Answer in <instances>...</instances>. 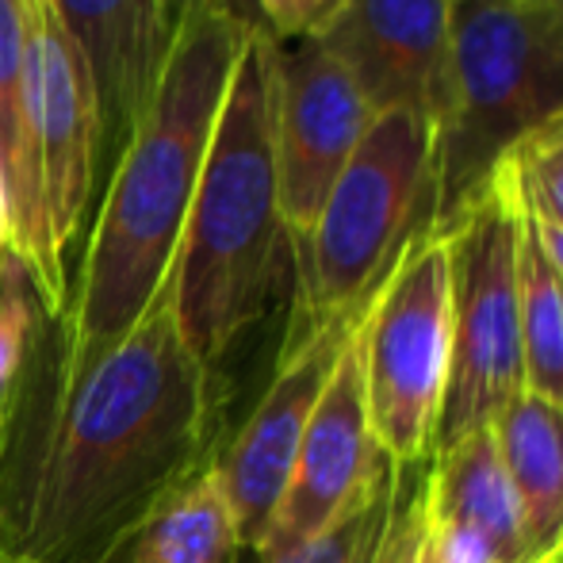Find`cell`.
I'll return each instance as SVG.
<instances>
[{
  "instance_id": "obj_1",
  "label": "cell",
  "mask_w": 563,
  "mask_h": 563,
  "mask_svg": "<svg viewBox=\"0 0 563 563\" xmlns=\"http://www.w3.org/2000/svg\"><path fill=\"white\" fill-rule=\"evenodd\" d=\"M46 319V314H43ZM223 449V372L185 345L173 280L81 368L35 345L0 407V556L119 563L165 495Z\"/></svg>"
},
{
  "instance_id": "obj_2",
  "label": "cell",
  "mask_w": 563,
  "mask_h": 563,
  "mask_svg": "<svg viewBox=\"0 0 563 563\" xmlns=\"http://www.w3.org/2000/svg\"><path fill=\"white\" fill-rule=\"evenodd\" d=\"M253 27L219 8L180 15L146 119L104 180L66 307L58 319H43L58 368H81L131 334L173 280L203 157Z\"/></svg>"
},
{
  "instance_id": "obj_3",
  "label": "cell",
  "mask_w": 563,
  "mask_h": 563,
  "mask_svg": "<svg viewBox=\"0 0 563 563\" xmlns=\"http://www.w3.org/2000/svg\"><path fill=\"white\" fill-rule=\"evenodd\" d=\"M273 92L276 38L257 23L230 77L173 265L180 338L211 372H223L238 341L268 314L291 261L276 192Z\"/></svg>"
},
{
  "instance_id": "obj_4",
  "label": "cell",
  "mask_w": 563,
  "mask_h": 563,
  "mask_svg": "<svg viewBox=\"0 0 563 563\" xmlns=\"http://www.w3.org/2000/svg\"><path fill=\"white\" fill-rule=\"evenodd\" d=\"M556 115H563L560 8L552 0H456L433 223H445L510 150Z\"/></svg>"
},
{
  "instance_id": "obj_5",
  "label": "cell",
  "mask_w": 563,
  "mask_h": 563,
  "mask_svg": "<svg viewBox=\"0 0 563 563\" xmlns=\"http://www.w3.org/2000/svg\"><path fill=\"white\" fill-rule=\"evenodd\" d=\"M438 211V126L418 112H384L330 188L291 265L299 276L288 338L356 319L399 250ZM284 338V341H288Z\"/></svg>"
},
{
  "instance_id": "obj_6",
  "label": "cell",
  "mask_w": 563,
  "mask_h": 563,
  "mask_svg": "<svg viewBox=\"0 0 563 563\" xmlns=\"http://www.w3.org/2000/svg\"><path fill=\"white\" fill-rule=\"evenodd\" d=\"M521 216L526 196L514 157L445 219L452 257V364L438 445L490 426L518 391L521 372Z\"/></svg>"
},
{
  "instance_id": "obj_7",
  "label": "cell",
  "mask_w": 563,
  "mask_h": 563,
  "mask_svg": "<svg viewBox=\"0 0 563 563\" xmlns=\"http://www.w3.org/2000/svg\"><path fill=\"white\" fill-rule=\"evenodd\" d=\"M364 399L376 445L395 467H422L438 445L452 364V257L426 223L387 265L356 314Z\"/></svg>"
},
{
  "instance_id": "obj_8",
  "label": "cell",
  "mask_w": 563,
  "mask_h": 563,
  "mask_svg": "<svg viewBox=\"0 0 563 563\" xmlns=\"http://www.w3.org/2000/svg\"><path fill=\"white\" fill-rule=\"evenodd\" d=\"M372 108L322 38L276 43L273 157L291 253L303 245L330 188L372 126Z\"/></svg>"
},
{
  "instance_id": "obj_9",
  "label": "cell",
  "mask_w": 563,
  "mask_h": 563,
  "mask_svg": "<svg viewBox=\"0 0 563 563\" xmlns=\"http://www.w3.org/2000/svg\"><path fill=\"white\" fill-rule=\"evenodd\" d=\"M387 467L391 464L372 433L353 319L349 334L338 345L334 364H330L327 387L314 402L311 422H307L280 506H276L265 537L245 552H253L257 560H280L311 544L379 487Z\"/></svg>"
},
{
  "instance_id": "obj_10",
  "label": "cell",
  "mask_w": 563,
  "mask_h": 563,
  "mask_svg": "<svg viewBox=\"0 0 563 563\" xmlns=\"http://www.w3.org/2000/svg\"><path fill=\"white\" fill-rule=\"evenodd\" d=\"M35 150L46 250L69 276V250L100 192V119L89 69L43 0H35Z\"/></svg>"
},
{
  "instance_id": "obj_11",
  "label": "cell",
  "mask_w": 563,
  "mask_h": 563,
  "mask_svg": "<svg viewBox=\"0 0 563 563\" xmlns=\"http://www.w3.org/2000/svg\"><path fill=\"white\" fill-rule=\"evenodd\" d=\"M349 327H353V319L284 341L265 395L242 422V430L219 449L216 467L223 475L238 529H242V549H253L265 537L268 521L280 506L299 445H303L307 422H311L314 402L327 387L330 364H334Z\"/></svg>"
},
{
  "instance_id": "obj_12",
  "label": "cell",
  "mask_w": 563,
  "mask_h": 563,
  "mask_svg": "<svg viewBox=\"0 0 563 563\" xmlns=\"http://www.w3.org/2000/svg\"><path fill=\"white\" fill-rule=\"evenodd\" d=\"M456 0H349L322 46L349 69L372 115L418 112L441 123Z\"/></svg>"
},
{
  "instance_id": "obj_13",
  "label": "cell",
  "mask_w": 563,
  "mask_h": 563,
  "mask_svg": "<svg viewBox=\"0 0 563 563\" xmlns=\"http://www.w3.org/2000/svg\"><path fill=\"white\" fill-rule=\"evenodd\" d=\"M92 77L100 119V192L146 119L169 58L165 0H43Z\"/></svg>"
},
{
  "instance_id": "obj_14",
  "label": "cell",
  "mask_w": 563,
  "mask_h": 563,
  "mask_svg": "<svg viewBox=\"0 0 563 563\" xmlns=\"http://www.w3.org/2000/svg\"><path fill=\"white\" fill-rule=\"evenodd\" d=\"M418 498L433 563H541L490 426L433 449Z\"/></svg>"
},
{
  "instance_id": "obj_15",
  "label": "cell",
  "mask_w": 563,
  "mask_h": 563,
  "mask_svg": "<svg viewBox=\"0 0 563 563\" xmlns=\"http://www.w3.org/2000/svg\"><path fill=\"white\" fill-rule=\"evenodd\" d=\"M0 203L8 257L23 268L46 319H58L69 276L46 250L35 150V0H0Z\"/></svg>"
},
{
  "instance_id": "obj_16",
  "label": "cell",
  "mask_w": 563,
  "mask_h": 563,
  "mask_svg": "<svg viewBox=\"0 0 563 563\" xmlns=\"http://www.w3.org/2000/svg\"><path fill=\"white\" fill-rule=\"evenodd\" d=\"M490 433L521 498L537 560L563 563V407L518 391L490 418Z\"/></svg>"
},
{
  "instance_id": "obj_17",
  "label": "cell",
  "mask_w": 563,
  "mask_h": 563,
  "mask_svg": "<svg viewBox=\"0 0 563 563\" xmlns=\"http://www.w3.org/2000/svg\"><path fill=\"white\" fill-rule=\"evenodd\" d=\"M238 552L242 529L223 475L211 460L157 503L119 563H234Z\"/></svg>"
},
{
  "instance_id": "obj_18",
  "label": "cell",
  "mask_w": 563,
  "mask_h": 563,
  "mask_svg": "<svg viewBox=\"0 0 563 563\" xmlns=\"http://www.w3.org/2000/svg\"><path fill=\"white\" fill-rule=\"evenodd\" d=\"M518 288H521V372H526V391L544 395V399L563 407V276L549 261L541 238H537L529 203H526V216H521Z\"/></svg>"
},
{
  "instance_id": "obj_19",
  "label": "cell",
  "mask_w": 563,
  "mask_h": 563,
  "mask_svg": "<svg viewBox=\"0 0 563 563\" xmlns=\"http://www.w3.org/2000/svg\"><path fill=\"white\" fill-rule=\"evenodd\" d=\"M38 322H43V307H38L27 276L15 261H8L0 273V407L27 364Z\"/></svg>"
},
{
  "instance_id": "obj_20",
  "label": "cell",
  "mask_w": 563,
  "mask_h": 563,
  "mask_svg": "<svg viewBox=\"0 0 563 563\" xmlns=\"http://www.w3.org/2000/svg\"><path fill=\"white\" fill-rule=\"evenodd\" d=\"M391 483H395V464L387 467V475L379 479V487L372 490V495L364 498L353 514H345L334 529H327L322 537H314L311 544H303V549L288 552V556H280V560H257L253 552L242 549L234 556V563H361L364 544H368L379 510H384L387 495H391Z\"/></svg>"
},
{
  "instance_id": "obj_21",
  "label": "cell",
  "mask_w": 563,
  "mask_h": 563,
  "mask_svg": "<svg viewBox=\"0 0 563 563\" xmlns=\"http://www.w3.org/2000/svg\"><path fill=\"white\" fill-rule=\"evenodd\" d=\"M510 157L518 165L529 208L563 227V115L529 134L518 150H510Z\"/></svg>"
},
{
  "instance_id": "obj_22",
  "label": "cell",
  "mask_w": 563,
  "mask_h": 563,
  "mask_svg": "<svg viewBox=\"0 0 563 563\" xmlns=\"http://www.w3.org/2000/svg\"><path fill=\"white\" fill-rule=\"evenodd\" d=\"M418 467H395L391 495H387L384 510L376 518L368 544L361 552V563H399L402 544L410 533V518H415V498H418Z\"/></svg>"
},
{
  "instance_id": "obj_23",
  "label": "cell",
  "mask_w": 563,
  "mask_h": 563,
  "mask_svg": "<svg viewBox=\"0 0 563 563\" xmlns=\"http://www.w3.org/2000/svg\"><path fill=\"white\" fill-rule=\"evenodd\" d=\"M257 23L276 43H296V38H322L349 0H250Z\"/></svg>"
},
{
  "instance_id": "obj_24",
  "label": "cell",
  "mask_w": 563,
  "mask_h": 563,
  "mask_svg": "<svg viewBox=\"0 0 563 563\" xmlns=\"http://www.w3.org/2000/svg\"><path fill=\"white\" fill-rule=\"evenodd\" d=\"M521 192H526V188H521ZM529 216H533V227H537V238H541L544 253H549V261L556 265V273L563 276V227L552 223V219H544V216H537L533 208H529Z\"/></svg>"
},
{
  "instance_id": "obj_25",
  "label": "cell",
  "mask_w": 563,
  "mask_h": 563,
  "mask_svg": "<svg viewBox=\"0 0 563 563\" xmlns=\"http://www.w3.org/2000/svg\"><path fill=\"white\" fill-rule=\"evenodd\" d=\"M418 495H422V479H418ZM399 563H433L422 544V498H415V518H410V533H407V544H402Z\"/></svg>"
},
{
  "instance_id": "obj_26",
  "label": "cell",
  "mask_w": 563,
  "mask_h": 563,
  "mask_svg": "<svg viewBox=\"0 0 563 563\" xmlns=\"http://www.w3.org/2000/svg\"><path fill=\"white\" fill-rule=\"evenodd\" d=\"M188 8H219V12H230V15H238V20L257 23L250 0H185V12H188Z\"/></svg>"
},
{
  "instance_id": "obj_27",
  "label": "cell",
  "mask_w": 563,
  "mask_h": 563,
  "mask_svg": "<svg viewBox=\"0 0 563 563\" xmlns=\"http://www.w3.org/2000/svg\"><path fill=\"white\" fill-rule=\"evenodd\" d=\"M8 230H4V203H0V273H4V265H8Z\"/></svg>"
},
{
  "instance_id": "obj_28",
  "label": "cell",
  "mask_w": 563,
  "mask_h": 563,
  "mask_svg": "<svg viewBox=\"0 0 563 563\" xmlns=\"http://www.w3.org/2000/svg\"><path fill=\"white\" fill-rule=\"evenodd\" d=\"M165 12H169V23H173V31H177L180 15H185V0H165Z\"/></svg>"
},
{
  "instance_id": "obj_29",
  "label": "cell",
  "mask_w": 563,
  "mask_h": 563,
  "mask_svg": "<svg viewBox=\"0 0 563 563\" xmlns=\"http://www.w3.org/2000/svg\"><path fill=\"white\" fill-rule=\"evenodd\" d=\"M0 563H27V560H15V556H0Z\"/></svg>"
},
{
  "instance_id": "obj_30",
  "label": "cell",
  "mask_w": 563,
  "mask_h": 563,
  "mask_svg": "<svg viewBox=\"0 0 563 563\" xmlns=\"http://www.w3.org/2000/svg\"><path fill=\"white\" fill-rule=\"evenodd\" d=\"M552 4H556V8H560V12H563V0H552Z\"/></svg>"
}]
</instances>
